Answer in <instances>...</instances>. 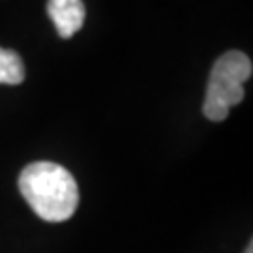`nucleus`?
<instances>
[{
  "instance_id": "nucleus-1",
  "label": "nucleus",
  "mask_w": 253,
  "mask_h": 253,
  "mask_svg": "<svg viewBox=\"0 0 253 253\" xmlns=\"http://www.w3.org/2000/svg\"><path fill=\"white\" fill-rule=\"evenodd\" d=\"M19 190L38 216L51 223L70 219L79 205V188L72 172L53 162L27 165L19 174Z\"/></svg>"
},
{
  "instance_id": "nucleus-2",
  "label": "nucleus",
  "mask_w": 253,
  "mask_h": 253,
  "mask_svg": "<svg viewBox=\"0 0 253 253\" xmlns=\"http://www.w3.org/2000/svg\"><path fill=\"white\" fill-rule=\"evenodd\" d=\"M252 60L240 51L221 54L212 66L203 113L212 122L225 120L231 107L244 98V83L252 77Z\"/></svg>"
},
{
  "instance_id": "nucleus-3",
  "label": "nucleus",
  "mask_w": 253,
  "mask_h": 253,
  "mask_svg": "<svg viewBox=\"0 0 253 253\" xmlns=\"http://www.w3.org/2000/svg\"><path fill=\"white\" fill-rule=\"evenodd\" d=\"M47 13L56 27L58 36L72 38L84 23V4L81 0H49Z\"/></svg>"
},
{
  "instance_id": "nucleus-4",
  "label": "nucleus",
  "mask_w": 253,
  "mask_h": 253,
  "mask_svg": "<svg viewBox=\"0 0 253 253\" xmlns=\"http://www.w3.org/2000/svg\"><path fill=\"white\" fill-rule=\"evenodd\" d=\"M25 81V66L15 51L0 47V84H21Z\"/></svg>"
},
{
  "instance_id": "nucleus-5",
  "label": "nucleus",
  "mask_w": 253,
  "mask_h": 253,
  "mask_svg": "<svg viewBox=\"0 0 253 253\" xmlns=\"http://www.w3.org/2000/svg\"><path fill=\"white\" fill-rule=\"evenodd\" d=\"M244 253H253V246H252V244L248 246V250H246V252H244Z\"/></svg>"
}]
</instances>
